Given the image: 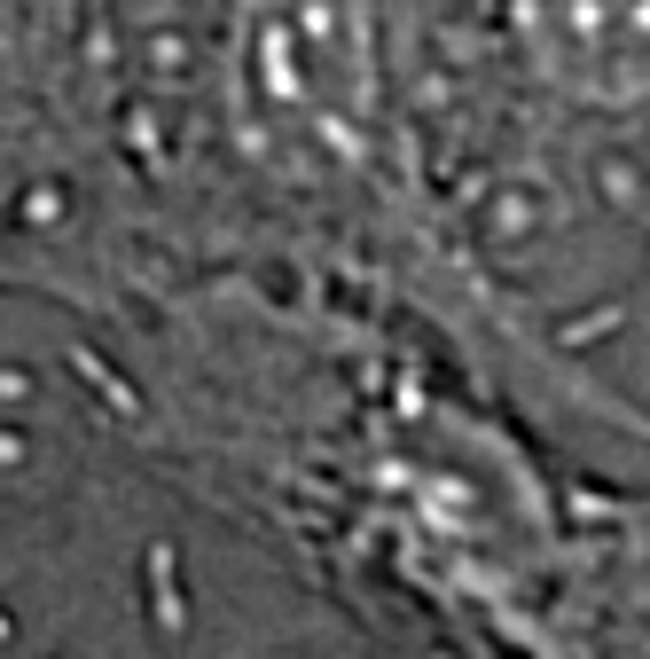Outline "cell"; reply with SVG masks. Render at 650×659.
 Segmentation results:
<instances>
[{"instance_id": "obj_1", "label": "cell", "mask_w": 650, "mask_h": 659, "mask_svg": "<svg viewBox=\"0 0 650 659\" xmlns=\"http://www.w3.org/2000/svg\"><path fill=\"white\" fill-rule=\"evenodd\" d=\"M157 628H180V597H172V565L157 550Z\"/></svg>"}]
</instances>
